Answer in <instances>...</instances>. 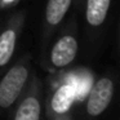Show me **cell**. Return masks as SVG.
I'll list each match as a JSON object with an SVG mask.
<instances>
[{
	"mask_svg": "<svg viewBox=\"0 0 120 120\" xmlns=\"http://www.w3.org/2000/svg\"><path fill=\"white\" fill-rule=\"evenodd\" d=\"M80 48V36L75 17L62 25L53 35L47 48L44 66L49 72L58 74L65 71L75 62Z\"/></svg>",
	"mask_w": 120,
	"mask_h": 120,
	"instance_id": "7a4b0ae2",
	"label": "cell"
},
{
	"mask_svg": "<svg viewBox=\"0 0 120 120\" xmlns=\"http://www.w3.org/2000/svg\"><path fill=\"white\" fill-rule=\"evenodd\" d=\"M21 0H0V12H5L14 8Z\"/></svg>",
	"mask_w": 120,
	"mask_h": 120,
	"instance_id": "9c48e42d",
	"label": "cell"
},
{
	"mask_svg": "<svg viewBox=\"0 0 120 120\" xmlns=\"http://www.w3.org/2000/svg\"><path fill=\"white\" fill-rule=\"evenodd\" d=\"M32 71V54L26 53L0 74V120L12 119Z\"/></svg>",
	"mask_w": 120,
	"mask_h": 120,
	"instance_id": "6da1fadb",
	"label": "cell"
},
{
	"mask_svg": "<svg viewBox=\"0 0 120 120\" xmlns=\"http://www.w3.org/2000/svg\"><path fill=\"white\" fill-rule=\"evenodd\" d=\"M44 88L43 80L35 71H32L11 120H43Z\"/></svg>",
	"mask_w": 120,
	"mask_h": 120,
	"instance_id": "5b68a950",
	"label": "cell"
},
{
	"mask_svg": "<svg viewBox=\"0 0 120 120\" xmlns=\"http://www.w3.org/2000/svg\"><path fill=\"white\" fill-rule=\"evenodd\" d=\"M75 0H48L44 11L41 30V56L44 57L53 35L63 25Z\"/></svg>",
	"mask_w": 120,
	"mask_h": 120,
	"instance_id": "52a82bcc",
	"label": "cell"
},
{
	"mask_svg": "<svg viewBox=\"0 0 120 120\" xmlns=\"http://www.w3.org/2000/svg\"><path fill=\"white\" fill-rule=\"evenodd\" d=\"M83 1H84V0H75L74 4H76V7H81V5H83Z\"/></svg>",
	"mask_w": 120,
	"mask_h": 120,
	"instance_id": "30bf717a",
	"label": "cell"
},
{
	"mask_svg": "<svg viewBox=\"0 0 120 120\" xmlns=\"http://www.w3.org/2000/svg\"><path fill=\"white\" fill-rule=\"evenodd\" d=\"M78 102V80L74 75H61L48 92L44 88L45 120H71Z\"/></svg>",
	"mask_w": 120,
	"mask_h": 120,
	"instance_id": "3957f363",
	"label": "cell"
},
{
	"mask_svg": "<svg viewBox=\"0 0 120 120\" xmlns=\"http://www.w3.org/2000/svg\"><path fill=\"white\" fill-rule=\"evenodd\" d=\"M26 22V12L18 11L7 17L0 26V74L12 63Z\"/></svg>",
	"mask_w": 120,
	"mask_h": 120,
	"instance_id": "8992f818",
	"label": "cell"
},
{
	"mask_svg": "<svg viewBox=\"0 0 120 120\" xmlns=\"http://www.w3.org/2000/svg\"><path fill=\"white\" fill-rule=\"evenodd\" d=\"M112 0H84V23L88 39H97L106 25Z\"/></svg>",
	"mask_w": 120,
	"mask_h": 120,
	"instance_id": "ba28073f",
	"label": "cell"
},
{
	"mask_svg": "<svg viewBox=\"0 0 120 120\" xmlns=\"http://www.w3.org/2000/svg\"><path fill=\"white\" fill-rule=\"evenodd\" d=\"M115 75L103 74L92 83L83 102V120H97L106 112L115 96Z\"/></svg>",
	"mask_w": 120,
	"mask_h": 120,
	"instance_id": "277c9868",
	"label": "cell"
}]
</instances>
